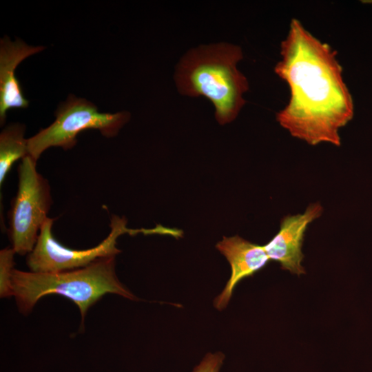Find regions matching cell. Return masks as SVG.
I'll use <instances>...</instances> for the list:
<instances>
[{
	"label": "cell",
	"mask_w": 372,
	"mask_h": 372,
	"mask_svg": "<svg viewBox=\"0 0 372 372\" xmlns=\"http://www.w3.org/2000/svg\"><path fill=\"white\" fill-rule=\"evenodd\" d=\"M216 247L227 258L231 269L224 289L214 302L217 309L223 310L228 304L237 285L265 268L271 260L264 245L253 243L239 236H224Z\"/></svg>",
	"instance_id": "cell-8"
},
{
	"label": "cell",
	"mask_w": 372,
	"mask_h": 372,
	"mask_svg": "<svg viewBox=\"0 0 372 372\" xmlns=\"http://www.w3.org/2000/svg\"><path fill=\"white\" fill-rule=\"evenodd\" d=\"M240 47L228 43L192 49L180 59L175 72L178 91L189 96H203L216 108L220 125L234 120L246 101L247 78L237 68L242 59Z\"/></svg>",
	"instance_id": "cell-2"
},
{
	"label": "cell",
	"mask_w": 372,
	"mask_h": 372,
	"mask_svg": "<svg viewBox=\"0 0 372 372\" xmlns=\"http://www.w3.org/2000/svg\"><path fill=\"white\" fill-rule=\"evenodd\" d=\"M12 285L13 296L21 313H30L43 296L58 294L77 305L82 324L88 309L106 293L136 299L116 275L115 256L99 259L85 267L60 272H33L14 269Z\"/></svg>",
	"instance_id": "cell-3"
},
{
	"label": "cell",
	"mask_w": 372,
	"mask_h": 372,
	"mask_svg": "<svg viewBox=\"0 0 372 372\" xmlns=\"http://www.w3.org/2000/svg\"><path fill=\"white\" fill-rule=\"evenodd\" d=\"M15 251L10 247L0 251V296L8 298L13 296L12 274L14 269Z\"/></svg>",
	"instance_id": "cell-11"
},
{
	"label": "cell",
	"mask_w": 372,
	"mask_h": 372,
	"mask_svg": "<svg viewBox=\"0 0 372 372\" xmlns=\"http://www.w3.org/2000/svg\"><path fill=\"white\" fill-rule=\"evenodd\" d=\"M337 52L296 19L280 43L276 74L289 88L287 104L276 121L289 134L311 145L340 146L339 130L352 120L354 103Z\"/></svg>",
	"instance_id": "cell-1"
},
{
	"label": "cell",
	"mask_w": 372,
	"mask_h": 372,
	"mask_svg": "<svg viewBox=\"0 0 372 372\" xmlns=\"http://www.w3.org/2000/svg\"><path fill=\"white\" fill-rule=\"evenodd\" d=\"M25 126L21 123H12L0 134V186L6 175L17 160L28 155V139L24 134Z\"/></svg>",
	"instance_id": "cell-10"
},
{
	"label": "cell",
	"mask_w": 372,
	"mask_h": 372,
	"mask_svg": "<svg viewBox=\"0 0 372 372\" xmlns=\"http://www.w3.org/2000/svg\"><path fill=\"white\" fill-rule=\"evenodd\" d=\"M225 360V355L220 351L208 353L192 372H219Z\"/></svg>",
	"instance_id": "cell-12"
},
{
	"label": "cell",
	"mask_w": 372,
	"mask_h": 372,
	"mask_svg": "<svg viewBox=\"0 0 372 372\" xmlns=\"http://www.w3.org/2000/svg\"><path fill=\"white\" fill-rule=\"evenodd\" d=\"M55 116L50 125L28 138V155L35 161L51 147L65 150L72 148L79 133L86 130H97L105 137H113L129 121L130 114L127 112L101 113L92 102L70 94L60 103Z\"/></svg>",
	"instance_id": "cell-4"
},
{
	"label": "cell",
	"mask_w": 372,
	"mask_h": 372,
	"mask_svg": "<svg viewBox=\"0 0 372 372\" xmlns=\"http://www.w3.org/2000/svg\"><path fill=\"white\" fill-rule=\"evenodd\" d=\"M54 220L48 218L42 226L36 245L28 254L27 265L33 272H60L85 267L96 260L115 256L120 252L116 240L125 233L134 234L126 227V220L112 215L110 232L97 246L87 249L68 248L57 241L52 233Z\"/></svg>",
	"instance_id": "cell-6"
},
{
	"label": "cell",
	"mask_w": 372,
	"mask_h": 372,
	"mask_svg": "<svg viewBox=\"0 0 372 372\" xmlns=\"http://www.w3.org/2000/svg\"><path fill=\"white\" fill-rule=\"evenodd\" d=\"M322 211L320 203H314L302 214L284 217L278 233L264 245L270 260L278 262L282 269L293 274H304L302 248L305 232L309 224L318 218Z\"/></svg>",
	"instance_id": "cell-7"
},
{
	"label": "cell",
	"mask_w": 372,
	"mask_h": 372,
	"mask_svg": "<svg viewBox=\"0 0 372 372\" xmlns=\"http://www.w3.org/2000/svg\"><path fill=\"white\" fill-rule=\"evenodd\" d=\"M43 46H32L21 39L12 41L7 36L0 42V121L3 124L10 109L25 108L29 101L15 77L17 65L27 57L42 51Z\"/></svg>",
	"instance_id": "cell-9"
},
{
	"label": "cell",
	"mask_w": 372,
	"mask_h": 372,
	"mask_svg": "<svg viewBox=\"0 0 372 372\" xmlns=\"http://www.w3.org/2000/svg\"><path fill=\"white\" fill-rule=\"evenodd\" d=\"M37 161L24 157L18 167V190L9 212V237L16 254H30L48 218L52 203L48 180L36 169Z\"/></svg>",
	"instance_id": "cell-5"
}]
</instances>
